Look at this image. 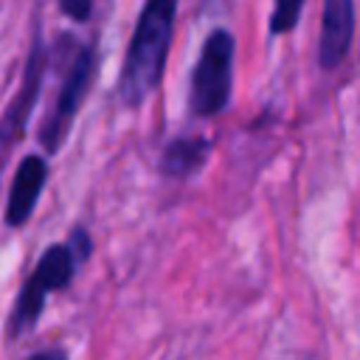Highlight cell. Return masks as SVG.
I'll return each mask as SVG.
<instances>
[{
    "instance_id": "1",
    "label": "cell",
    "mask_w": 360,
    "mask_h": 360,
    "mask_svg": "<svg viewBox=\"0 0 360 360\" xmlns=\"http://www.w3.org/2000/svg\"><path fill=\"white\" fill-rule=\"evenodd\" d=\"M174 17H177V0L143 3L118 76V98L127 107H141L158 90L172 48Z\"/></svg>"
},
{
    "instance_id": "7",
    "label": "cell",
    "mask_w": 360,
    "mask_h": 360,
    "mask_svg": "<svg viewBox=\"0 0 360 360\" xmlns=\"http://www.w3.org/2000/svg\"><path fill=\"white\" fill-rule=\"evenodd\" d=\"M42 73H45V51H42V42L39 37L34 39L31 45V53H28V65H25V76H22V84L14 96V101L8 104L3 121H0V141H11L22 132L25 121H28V112L37 101V93H39V84H42Z\"/></svg>"
},
{
    "instance_id": "4",
    "label": "cell",
    "mask_w": 360,
    "mask_h": 360,
    "mask_svg": "<svg viewBox=\"0 0 360 360\" xmlns=\"http://www.w3.org/2000/svg\"><path fill=\"white\" fill-rule=\"evenodd\" d=\"M93 68H96V56H93V48L87 45H79L73 59H70V68L62 79V87L56 93V101H53V110L48 112L42 129H39V143L45 146L48 155L59 152L70 127H73V118L90 90V79H93Z\"/></svg>"
},
{
    "instance_id": "9",
    "label": "cell",
    "mask_w": 360,
    "mask_h": 360,
    "mask_svg": "<svg viewBox=\"0 0 360 360\" xmlns=\"http://www.w3.org/2000/svg\"><path fill=\"white\" fill-rule=\"evenodd\" d=\"M304 0H273V14H270V31L273 34H290L298 25Z\"/></svg>"
},
{
    "instance_id": "11",
    "label": "cell",
    "mask_w": 360,
    "mask_h": 360,
    "mask_svg": "<svg viewBox=\"0 0 360 360\" xmlns=\"http://www.w3.org/2000/svg\"><path fill=\"white\" fill-rule=\"evenodd\" d=\"M25 360H68V357H65L62 349H45V352H37V354H31Z\"/></svg>"
},
{
    "instance_id": "10",
    "label": "cell",
    "mask_w": 360,
    "mask_h": 360,
    "mask_svg": "<svg viewBox=\"0 0 360 360\" xmlns=\"http://www.w3.org/2000/svg\"><path fill=\"white\" fill-rule=\"evenodd\" d=\"M59 8L73 22H84L90 17V11H93V0H59Z\"/></svg>"
},
{
    "instance_id": "5",
    "label": "cell",
    "mask_w": 360,
    "mask_h": 360,
    "mask_svg": "<svg viewBox=\"0 0 360 360\" xmlns=\"http://www.w3.org/2000/svg\"><path fill=\"white\" fill-rule=\"evenodd\" d=\"M354 39V0H323L318 62L323 70H335L352 51Z\"/></svg>"
},
{
    "instance_id": "8",
    "label": "cell",
    "mask_w": 360,
    "mask_h": 360,
    "mask_svg": "<svg viewBox=\"0 0 360 360\" xmlns=\"http://www.w3.org/2000/svg\"><path fill=\"white\" fill-rule=\"evenodd\" d=\"M211 152V141L202 138V135H186V138H174L163 146L160 152V160H158V169L166 174V177H191L208 158Z\"/></svg>"
},
{
    "instance_id": "6",
    "label": "cell",
    "mask_w": 360,
    "mask_h": 360,
    "mask_svg": "<svg viewBox=\"0 0 360 360\" xmlns=\"http://www.w3.org/2000/svg\"><path fill=\"white\" fill-rule=\"evenodd\" d=\"M48 180V163L39 155H25L11 177V191H8V202H6V225L20 228L31 219L39 194L45 188Z\"/></svg>"
},
{
    "instance_id": "2",
    "label": "cell",
    "mask_w": 360,
    "mask_h": 360,
    "mask_svg": "<svg viewBox=\"0 0 360 360\" xmlns=\"http://www.w3.org/2000/svg\"><path fill=\"white\" fill-rule=\"evenodd\" d=\"M87 253H90L87 231L84 228H76L68 242L51 245L39 256L34 273L25 278V284H22V290L17 295V304H14L11 315H8V332H11V338H20L22 332L34 329V323L39 321V315L45 309V298L51 292H59V290H65L70 284L76 267L87 259Z\"/></svg>"
},
{
    "instance_id": "3",
    "label": "cell",
    "mask_w": 360,
    "mask_h": 360,
    "mask_svg": "<svg viewBox=\"0 0 360 360\" xmlns=\"http://www.w3.org/2000/svg\"><path fill=\"white\" fill-rule=\"evenodd\" d=\"M233 87V37L225 28H214L197 56L188 84V107L197 118L219 115L231 101Z\"/></svg>"
}]
</instances>
